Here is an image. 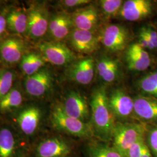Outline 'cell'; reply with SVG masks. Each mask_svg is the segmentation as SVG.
Instances as JSON below:
<instances>
[{"instance_id": "4", "label": "cell", "mask_w": 157, "mask_h": 157, "mask_svg": "<svg viewBox=\"0 0 157 157\" xmlns=\"http://www.w3.org/2000/svg\"><path fill=\"white\" fill-rule=\"evenodd\" d=\"M39 49L45 61L54 65H66L76 58L73 52L60 41L41 42Z\"/></svg>"}, {"instance_id": "11", "label": "cell", "mask_w": 157, "mask_h": 157, "mask_svg": "<svg viewBox=\"0 0 157 157\" xmlns=\"http://www.w3.org/2000/svg\"><path fill=\"white\" fill-rule=\"evenodd\" d=\"M69 41L73 48L81 53L89 54L97 47V39L91 31L74 28L69 35Z\"/></svg>"}, {"instance_id": "26", "label": "cell", "mask_w": 157, "mask_h": 157, "mask_svg": "<svg viewBox=\"0 0 157 157\" xmlns=\"http://www.w3.org/2000/svg\"><path fill=\"white\" fill-rule=\"evenodd\" d=\"M14 73L8 69L0 71V100L11 90L15 80Z\"/></svg>"}, {"instance_id": "31", "label": "cell", "mask_w": 157, "mask_h": 157, "mask_svg": "<svg viewBox=\"0 0 157 157\" xmlns=\"http://www.w3.org/2000/svg\"><path fill=\"white\" fill-rule=\"evenodd\" d=\"M141 30L146 34L155 48H157V32L150 26H144Z\"/></svg>"}, {"instance_id": "10", "label": "cell", "mask_w": 157, "mask_h": 157, "mask_svg": "<svg viewBox=\"0 0 157 157\" xmlns=\"http://www.w3.org/2000/svg\"><path fill=\"white\" fill-rule=\"evenodd\" d=\"M108 101L114 116L117 118H128L134 112V100L124 90H115L108 97Z\"/></svg>"}, {"instance_id": "16", "label": "cell", "mask_w": 157, "mask_h": 157, "mask_svg": "<svg viewBox=\"0 0 157 157\" xmlns=\"http://www.w3.org/2000/svg\"><path fill=\"white\" fill-rule=\"evenodd\" d=\"M126 58L128 67L132 71H145L151 64V58L148 53L138 43L129 46Z\"/></svg>"}, {"instance_id": "8", "label": "cell", "mask_w": 157, "mask_h": 157, "mask_svg": "<svg viewBox=\"0 0 157 157\" xmlns=\"http://www.w3.org/2000/svg\"><path fill=\"white\" fill-rule=\"evenodd\" d=\"M52 84V77L50 72L41 69L37 73L28 76L25 81V88L29 95L40 97L50 90Z\"/></svg>"}, {"instance_id": "32", "label": "cell", "mask_w": 157, "mask_h": 157, "mask_svg": "<svg viewBox=\"0 0 157 157\" xmlns=\"http://www.w3.org/2000/svg\"><path fill=\"white\" fill-rule=\"evenodd\" d=\"M138 43L144 49L147 48V49L152 50L155 48L154 45H152L151 42L148 39V37L141 29L140 30L139 36V43Z\"/></svg>"}, {"instance_id": "34", "label": "cell", "mask_w": 157, "mask_h": 157, "mask_svg": "<svg viewBox=\"0 0 157 157\" xmlns=\"http://www.w3.org/2000/svg\"><path fill=\"white\" fill-rule=\"evenodd\" d=\"M6 29V17L3 15H0V41L4 37Z\"/></svg>"}, {"instance_id": "35", "label": "cell", "mask_w": 157, "mask_h": 157, "mask_svg": "<svg viewBox=\"0 0 157 157\" xmlns=\"http://www.w3.org/2000/svg\"><path fill=\"white\" fill-rule=\"evenodd\" d=\"M141 157H152L151 152L146 144H144L143 146Z\"/></svg>"}, {"instance_id": "20", "label": "cell", "mask_w": 157, "mask_h": 157, "mask_svg": "<svg viewBox=\"0 0 157 157\" xmlns=\"http://www.w3.org/2000/svg\"><path fill=\"white\" fill-rule=\"evenodd\" d=\"M7 29L17 34H26L28 29V12L22 8L12 10L6 17Z\"/></svg>"}, {"instance_id": "1", "label": "cell", "mask_w": 157, "mask_h": 157, "mask_svg": "<svg viewBox=\"0 0 157 157\" xmlns=\"http://www.w3.org/2000/svg\"><path fill=\"white\" fill-rule=\"evenodd\" d=\"M91 119L96 132L103 139H109L115 128V116L110 108L104 88L95 90L91 100Z\"/></svg>"}, {"instance_id": "9", "label": "cell", "mask_w": 157, "mask_h": 157, "mask_svg": "<svg viewBox=\"0 0 157 157\" xmlns=\"http://www.w3.org/2000/svg\"><path fill=\"white\" fill-rule=\"evenodd\" d=\"M152 12L151 2L147 0H128L124 2L119 15L124 20L135 22L148 17Z\"/></svg>"}, {"instance_id": "15", "label": "cell", "mask_w": 157, "mask_h": 157, "mask_svg": "<svg viewBox=\"0 0 157 157\" xmlns=\"http://www.w3.org/2000/svg\"><path fill=\"white\" fill-rule=\"evenodd\" d=\"M75 29L91 31L98 21V13L94 6L78 9L71 15Z\"/></svg>"}, {"instance_id": "13", "label": "cell", "mask_w": 157, "mask_h": 157, "mask_svg": "<svg viewBox=\"0 0 157 157\" xmlns=\"http://www.w3.org/2000/svg\"><path fill=\"white\" fill-rule=\"evenodd\" d=\"M73 26L71 15L61 13L50 20L48 32L54 41L61 42L71 34Z\"/></svg>"}, {"instance_id": "17", "label": "cell", "mask_w": 157, "mask_h": 157, "mask_svg": "<svg viewBox=\"0 0 157 157\" xmlns=\"http://www.w3.org/2000/svg\"><path fill=\"white\" fill-rule=\"evenodd\" d=\"M69 153V146L66 142L58 138L43 141L36 149L37 157H65Z\"/></svg>"}, {"instance_id": "22", "label": "cell", "mask_w": 157, "mask_h": 157, "mask_svg": "<svg viewBox=\"0 0 157 157\" xmlns=\"http://www.w3.org/2000/svg\"><path fill=\"white\" fill-rule=\"evenodd\" d=\"M44 57L35 52H27L20 62V67L27 76L39 72L45 65Z\"/></svg>"}, {"instance_id": "33", "label": "cell", "mask_w": 157, "mask_h": 157, "mask_svg": "<svg viewBox=\"0 0 157 157\" xmlns=\"http://www.w3.org/2000/svg\"><path fill=\"white\" fill-rule=\"evenodd\" d=\"M90 2L91 1L89 0H65L61 1V4L67 8H73L87 4Z\"/></svg>"}, {"instance_id": "27", "label": "cell", "mask_w": 157, "mask_h": 157, "mask_svg": "<svg viewBox=\"0 0 157 157\" xmlns=\"http://www.w3.org/2000/svg\"><path fill=\"white\" fill-rule=\"evenodd\" d=\"M90 155V157H123L114 147L102 144L92 146Z\"/></svg>"}, {"instance_id": "6", "label": "cell", "mask_w": 157, "mask_h": 157, "mask_svg": "<svg viewBox=\"0 0 157 157\" xmlns=\"http://www.w3.org/2000/svg\"><path fill=\"white\" fill-rule=\"evenodd\" d=\"M26 45L22 39L10 37L0 41V59L8 65L21 61L26 52Z\"/></svg>"}, {"instance_id": "7", "label": "cell", "mask_w": 157, "mask_h": 157, "mask_svg": "<svg viewBox=\"0 0 157 157\" xmlns=\"http://www.w3.org/2000/svg\"><path fill=\"white\" fill-rule=\"evenodd\" d=\"M127 29L120 25L107 26L101 34V42L106 49L111 52L123 50L128 41Z\"/></svg>"}, {"instance_id": "18", "label": "cell", "mask_w": 157, "mask_h": 157, "mask_svg": "<svg viewBox=\"0 0 157 157\" xmlns=\"http://www.w3.org/2000/svg\"><path fill=\"white\" fill-rule=\"evenodd\" d=\"M41 117V111L38 107H27L19 113L17 118V122L24 134L32 135L38 128Z\"/></svg>"}, {"instance_id": "5", "label": "cell", "mask_w": 157, "mask_h": 157, "mask_svg": "<svg viewBox=\"0 0 157 157\" xmlns=\"http://www.w3.org/2000/svg\"><path fill=\"white\" fill-rule=\"evenodd\" d=\"M28 23L26 34L32 39L43 37L48 32L49 17L45 6L37 4L32 6L28 12Z\"/></svg>"}, {"instance_id": "14", "label": "cell", "mask_w": 157, "mask_h": 157, "mask_svg": "<svg viewBox=\"0 0 157 157\" xmlns=\"http://www.w3.org/2000/svg\"><path fill=\"white\" fill-rule=\"evenodd\" d=\"M94 61L91 58L83 59L71 67L69 71V76L78 84H89L94 78Z\"/></svg>"}, {"instance_id": "12", "label": "cell", "mask_w": 157, "mask_h": 157, "mask_svg": "<svg viewBox=\"0 0 157 157\" xmlns=\"http://www.w3.org/2000/svg\"><path fill=\"white\" fill-rule=\"evenodd\" d=\"M62 107L67 115L83 122L89 117V110L87 103L84 98L77 92L69 93Z\"/></svg>"}, {"instance_id": "3", "label": "cell", "mask_w": 157, "mask_h": 157, "mask_svg": "<svg viewBox=\"0 0 157 157\" xmlns=\"http://www.w3.org/2000/svg\"><path fill=\"white\" fill-rule=\"evenodd\" d=\"M51 121L57 130L79 137L89 136L90 127L84 122L71 117L64 112L62 106H56L51 112Z\"/></svg>"}, {"instance_id": "28", "label": "cell", "mask_w": 157, "mask_h": 157, "mask_svg": "<svg viewBox=\"0 0 157 157\" xmlns=\"http://www.w3.org/2000/svg\"><path fill=\"white\" fill-rule=\"evenodd\" d=\"M100 4L103 13L107 17H113L119 13L124 1L121 0H101Z\"/></svg>"}, {"instance_id": "21", "label": "cell", "mask_w": 157, "mask_h": 157, "mask_svg": "<svg viewBox=\"0 0 157 157\" xmlns=\"http://www.w3.org/2000/svg\"><path fill=\"white\" fill-rule=\"evenodd\" d=\"M97 69L100 77L107 83H112L118 76L119 65L117 61L103 57L97 64Z\"/></svg>"}, {"instance_id": "23", "label": "cell", "mask_w": 157, "mask_h": 157, "mask_svg": "<svg viewBox=\"0 0 157 157\" xmlns=\"http://www.w3.org/2000/svg\"><path fill=\"white\" fill-rule=\"evenodd\" d=\"M23 96L18 88H12L10 91L0 100V111L8 112L20 107L22 103Z\"/></svg>"}, {"instance_id": "30", "label": "cell", "mask_w": 157, "mask_h": 157, "mask_svg": "<svg viewBox=\"0 0 157 157\" xmlns=\"http://www.w3.org/2000/svg\"><path fill=\"white\" fill-rule=\"evenodd\" d=\"M144 144V139L135 143L130 147L128 151L127 157H141Z\"/></svg>"}, {"instance_id": "24", "label": "cell", "mask_w": 157, "mask_h": 157, "mask_svg": "<svg viewBox=\"0 0 157 157\" xmlns=\"http://www.w3.org/2000/svg\"><path fill=\"white\" fill-rule=\"evenodd\" d=\"M15 141L8 128L0 130V157H12L15 151Z\"/></svg>"}, {"instance_id": "19", "label": "cell", "mask_w": 157, "mask_h": 157, "mask_svg": "<svg viewBox=\"0 0 157 157\" xmlns=\"http://www.w3.org/2000/svg\"><path fill=\"white\" fill-rule=\"evenodd\" d=\"M134 100V112L141 119L157 122V100L148 97L138 96Z\"/></svg>"}, {"instance_id": "2", "label": "cell", "mask_w": 157, "mask_h": 157, "mask_svg": "<svg viewBox=\"0 0 157 157\" xmlns=\"http://www.w3.org/2000/svg\"><path fill=\"white\" fill-rule=\"evenodd\" d=\"M145 126L136 123L115 124L112 137L113 147L123 157H127L130 147L135 143L144 139Z\"/></svg>"}, {"instance_id": "29", "label": "cell", "mask_w": 157, "mask_h": 157, "mask_svg": "<svg viewBox=\"0 0 157 157\" xmlns=\"http://www.w3.org/2000/svg\"><path fill=\"white\" fill-rule=\"evenodd\" d=\"M152 157H157V127L152 129L147 136V144Z\"/></svg>"}, {"instance_id": "25", "label": "cell", "mask_w": 157, "mask_h": 157, "mask_svg": "<svg viewBox=\"0 0 157 157\" xmlns=\"http://www.w3.org/2000/svg\"><path fill=\"white\" fill-rule=\"evenodd\" d=\"M140 90L157 100V71L148 73L138 82Z\"/></svg>"}]
</instances>
